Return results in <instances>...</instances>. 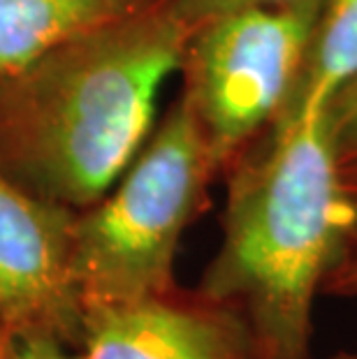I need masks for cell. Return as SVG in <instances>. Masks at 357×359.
<instances>
[{
  "instance_id": "52a82bcc",
  "label": "cell",
  "mask_w": 357,
  "mask_h": 359,
  "mask_svg": "<svg viewBox=\"0 0 357 359\" xmlns=\"http://www.w3.org/2000/svg\"><path fill=\"white\" fill-rule=\"evenodd\" d=\"M163 0H0V79Z\"/></svg>"
},
{
  "instance_id": "7a4b0ae2",
  "label": "cell",
  "mask_w": 357,
  "mask_h": 359,
  "mask_svg": "<svg viewBox=\"0 0 357 359\" xmlns=\"http://www.w3.org/2000/svg\"><path fill=\"white\" fill-rule=\"evenodd\" d=\"M225 172L223 239L197 290L244 318L257 359H316V297L357 225L325 111L267 128Z\"/></svg>"
},
{
  "instance_id": "6da1fadb",
  "label": "cell",
  "mask_w": 357,
  "mask_h": 359,
  "mask_svg": "<svg viewBox=\"0 0 357 359\" xmlns=\"http://www.w3.org/2000/svg\"><path fill=\"white\" fill-rule=\"evenodd\" d=\"M193 33L163 0L3 77L0 172L74 211L102 200L147 142L158 88Z\"/></svg>"
},
{
  "instance_id": "5bb4252c",
  "label": "cell",
  "mask_w": 357,
  "mask_h": 359,
  "mask_svg": "<svg viewBox=\"0 0 357 359\" xmlns=\"http://www.w3.org/2000/svg\"><path fill=\"white\" fill-rule=\"evenodd\" d=\"M344 181H346L348 195H351V202L357 211V170H344Z\"/></svg>"
},
{
  "instance_id": "3957f363",
  "label": "cell",
  "mask_w": 357,
  "mask_h": 359,
  "mask_svg": "<svg viewBox=\"0 0 357 359\" xmlns=\"http://www.w3.org/2000/svg\"><path fill=\"white\" fill-rule=\"evenodd\" d=\"M218 172L191 104L179 95L109 193L77 211L72 269L83 311L177 287L181 234L202 211Z\"/></svg>"
},
{
  "instance_id": "7c38bea8",
  "label": "cell",
  "mask_w": 357,
  "mask_h": 359,
  "mask_svg": "<svg viewBox=\"0 0 357 359\" xmlns=\"http://www.w3.org/2000/svg\"><path fill=\"white\" fill-rule=\"evenodd\" d=\"M19 359H79V355H70L63 343L54 339H24Z\"/></svg>"
},
{
  "instance_id": "9c48e42d",
  "label": "cell",
  "mask_w": 357,
  "mask_h": 359,
  "mask_svg": "<svg viewBox=\"0 0 357 359\" xmlns=\"http://www.w3.org/2000/svg\"><path fill=\"white\" fill-rule=\"evenodd\" d=\"M325 118L341 170H357V74L334 93Z\"/></svg>"
},
{
  "instance_id": "8fae6325",
  "label": "cell",
  "mask_w": 357,
  "mask_h": 359,
  "mask_svg": "<svg viewBox=\"0 0 357 359\" xmlns=\"http://www.w3.org/2000/svg\"><path fill=\"white\" fill-rule=\"evenodd\" d=\"M325 290L332 294L357 297V225L348 236L346 250L341 255L339 264L334 266L328 280H325Z\"/></svg>"
},
{
  "instance_id": "277c9868",
  "label": "cell",
  "mask_w": 357,
  "mask_h": 359,
  "mask_svg": "<svg viewBox=\"0 0 357 359\" xmlns=\"http://www.w3.org/2000/svg\"><path fill=\"white\" fill-rule=\"evenodd\" d=\"M325 0H274L204 21L188 40L181 97L225 172L285 102Z\"/></svg>"
},
{
  "instance_id": "4fadbf2b",
  "label": "cell",
  "mask_w": 357,
  "mask_h": 359,
  "mask_svg": "<svg viewBox=\"0 0 357 359\" xmlns=\"http://www.w3.org/2000/svg\"><path fill=\"white\" fill-rule=\"evenodd\" d=\"M21 353V339L10 330L0 327V359H19Z\"/></svg>"
},
{
  "instance_id": "5b68a950",
  "label": "cell",
  "mask_w": 357,
  "mask_h": 359,
  "mask_svg": "<svg viewBox=\"0 0 357 359\" xmlns=\"http://www.w3.org/2000/svg\"><path fill=\"white\" fill-rule=\"evenodd\" d=\"M77 211L42 200L0 172V327L79 348L83 306L72 269Z\"/></svg>"
},
{
  "instance_id": "ba28073f",
  "label": "cell",
  "mask_w": 357,
  "mask_h": 359,
  "mask_svg": "<svg viewBox=\"0 0 357 359\" xmlns=\"http://www.w3.org/2000/svg\"><path fill=\"white\" fill-rule=\"evenodd\" d=\"M357 74V0H325L297 77L269 128L321 114Z\"/></svg>"
},
{
  "instance_id": "8992f818",
  "label": "cell",
  "mask_w": 357,
  "mask_h": 359,
  "mask_svg": "<svg viewBox=\"0 0 357 359\" xmlns=\"http://www.w3.org/2000/svg\"><path fill=\"white\" fill-rule=\"evenodd\" d=\"M79 359H257L237 311L211 297L167 292L83 311Z\"/></svg>"
},
{
  "instance_id": "30bf717a",
  "label": "cell",
  "mask_w": 357,
  "mask_h": 359,
  "mask_svg": "<svg viewBox=\"0 0 357 359\" xmlns=\"http://www.w3.org/2000/svg\"><path fill=\"white\" fill-rule=\"evenodd\" d=\"M260 3H274V0H174L177 12L186 19V24L193 30L200 28L204 21L218 17V14H225L246 5H260Z\"/></svg>"
},
{
  "instance_id": "9a60e30c",
  "label": "cell",
  "mask_w": 357,
  "mask_h": 359,
  "mask_svg": "<svg viewBox=\"0 0 357 359\" xmlns=\"http://www.w3.org/2000/svg\"><path fill=\"white\" fill-rule=\"evenodd\" d=\"M330 359H357V346L353 350H339V353H334Z\"/></svg>"
}]
</instances>
